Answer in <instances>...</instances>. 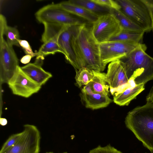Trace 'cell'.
<instances>
[{"label": "cell", "mask_w": 153, "mask_h": 153, "mask_svg": "<svg viewBox=\"0 0 153 153\" xmlns=\"http://www.w3.org/2000/svg\"><path fill=\"white\" fill-rule=\"evenodd\" d=\"M71 41L80 69L85 67L95 71H104L105 67L101 60L100 45L93 35L91 27L84 23L76 26Z\"/></svg>", "instance_id": "obj_1"}, {"label": "cell", "mask_w": 153, "mask_h": 153, "mask_svg": "<svg viewBox=\"0 0 153 153\" xmlns=\"http://www.w3.org/2000/svg\"><path fill=\"white\" fill-rule=\"evenodd\" d=\"M125 123L143 146L153 153V103L146 102L129 111Z\"/></svg>", "instance_id": "obj_2"}, {"label": "cell", "mask_w": 153, "mask_h": 153, "mask_svg": "<svg viewBox=\"0 0 153 153\" xmlns=\"http://www.w3.org/2000/svg\"><path fill=\"white\" fill-rule=\"evenodd\" d=\"M143 44L120 59L129 81L136 85L145 84L153 79V58L146 52Z\"/></svg>", "instance_id": "obj_3"}, {"label": "cell", "mask_w": 153, "mask_h": 153, "mask_svg": "<svg viewBox=\"0 0 153 153\" xmlns=\"http://www.w3.org/2000/svg\"><path fill=\"white\" fill-rule=\"evenodd\" d=\"M44 30L41 41L53 37L56 40L67 61L76 71L80 69L71 43V37L77 25L66 26L59 24L44 23Z\"/></svg>", "instance_id": "obj_4"}, {"label": "cell", "mask_w": 153, "mask_h": 153, "mask_svg": "<svg viewBox=\"0 0 153 153\" xmlns=\"http://www.w3.org/2000/svg\"><path fill=\"white\" fill-rule=\"evenodd\" d=\"M120 10L145 32L152 30L149 8L144 0H116Z\"/></svg>", "instance_id": "obj_5"}, {"label": "cell", "mask_w": 153, "mask_h": 153, "mask_svg": "<svg viewBox=\"0 0 153 153\" xmlns=\"http://www.w3.org/2000/svg\"><path fill=\"white\" fill-rule=\"evenodd\" d=\"M35 16L37 20L43 24L52 23L71 26L84 23L62 8L59 3L48 4L42 7L36 13Z\"/></svg>", "instance_id": "obj_6"}, {"label": "cell", "mask_w": 153, "mask_h": 153, "mask_svg": "<svg viewBox=\"0 0 153 153\" xmlns=\"http://www.w3.org/2000/svg\"><path fill=\"white\" fill-rule=\"evenodd\" d=\"M143 44L120 41H107L100 44L102 63L105 67L108 63L120 59Z\"/></svg>", "instance_id": "obj_7"}, {"label": "cell", "mask_w": 153, "mask_h": 153, "mask_svg": "<svg viewBox=\"0 0 153 153\" xmlns=\"http://www.w3.org/2000/svg\"><path fill=\"white\" fill-rule=\"evenodd\" d=\"M92 24V34L99 44L108 41L122 31L119 22L110 13L99 15Z\"/></svg>", "instance_id": "obj_8"}, {"label": "cell", "mask_w": 153, "mask_h": 153, "mask_svg": "<svg viewBox=\"0 0 153 153\" xmlns=\"http://www.w3.org/2000/svg\"><path fill=\"white\" fill-rule=\"evenodd\" d=\"M22 134L16 143L3 153H40L41 135L35 126L24 125Z\"/></svg>", "instance_id": "obj_9"}, {"label": "cell", "mask_w": 153, "mask_h": 153, "mask_svg": "<svg viewBox=\"0 0 153 153\" xmlns=\"http://www.w3.org/2000/svg\"><path fill=\"white\" fill-rule=\"evenodd\" d=\"M0 38V80L2 84L7 83L19 65L13 46L8 44L3 36Z\"/></svg>", "instance_id": "obj_10"}, {"label": "cell", "mask_w": 153, "mask_h": 153, "mask_svg": "<svg viewBox=\"0 0 153 153\" xmlns=\"http://www.w3.org/2000/svg\"><path fill=\"white\" fill-rule=\"evenodd\" d=\"M7 84L13 94L26 98L38 92L41 88L30 79L19 66Z\"/></svg>", "instance_id": "obj_11"}, {"label": "cell", "mask_w": 153, "mask_h": 153, "mask_svg": "<svg viewBox=\"0 0 153 153\" xmlns=\"http://www.w3.org/2000/svg\"><path fill=\"white\" fill-rule=\"evenodd\" d=\"M106 76L112 95L130 85L124 69L120 60L114 61L109 63Z\"/></svg>", "instance_id": "obj_12"}, {"label": "cell", "mask_w": 153, "mask_h": 153, "mask_svg": "<svg viewBox=\"0 0 153 153\" xmlns=\"http://www.w3.org/2000/svg\"><path fill=\"white\" fill-rule=\"evenodd\" d=\"M43 60L40 59H36L34 63H29L21 67L22 71L30 79L41 86L52 76L50 73L42 68Z\"/></svg>", "instance_id": "obj_13"}, {"label": "cell", "mask_w": 153, "mask_h": 153, "mask_svg": "<svg viewBox=\"0 0 153 153\" xmlns=\"http://www.w3.org/2000/svg\"><path fill=\"white\" fill-rule=\"evenodd\" d=\"M145 85L141 84L135 87L128 85L118 91L113 95L114 102L120 106L128 105L144 90Z\"/></svg>", "instance_id": "obj_14"}, {"label": "cell", "mask_w": 153, "mask_h": 153, "mask_svg": "<svg viewBox=\"0 0 153 153\" xmlns=\"http://www.w3.org/2000/svg\"><path fill=\"white\" fill-rule=\"evenodd\" d=\"M80 96L85 107L92 110L106 107L113 101L108 95H102L93 91L86 93H81Z\"/></svg>", "instance_id": "obj_15"}, {"label": "cell", "mask_w": 153, "mask_h": 153, "mask_svg": "<svg viewBox=\"0 0 153 153\" xmlns=\"http://www.w3.org/2000/svg\"><path fill=\"white\" fill-rule=\"evenodd\" d=\"M59 4L61 7L66 11L86 20L92 24L97 20L99 16L98 14L69 1L62 2Z\"/></svg>", "instance_id": "obj_16"}, {"label": "cell", "mask_w": 153, "mask_h": 153, "mask_svg": "<svg viewBox=\"0 0 153 153\" xmlns=\"http://www.w3.org/2000/svg\"><path fill=\"white\" fill-rule=\"evenodd\" d=\"M92 71L93 76L90 83L93 91L102 95H108L109 87L106 80V74Z\"/></svg>", "instance_id": "obj_17"}, {"label": "cell", "mask_w": 153, "mask_h": 153, "mask_svg": "<svg viewBox=\"0 0 153 153\" xmlns=\"http://www.w3.org/2000/svg\"><path fill=\"white\" fill-rule=\"evenodd\" d=\"M110 13L113 14L117 19L122 30L138 33L145 32L141 28L133 23L120 10L111 9Z\"/></svg>", "instance_id": "obj_18"}, {"label": "cell", "mask_w": 153, "mask_h": 153, "mask_svg": "<svg viewBox=\"0 0 153 153\" xmlns=\"http://www.w3.org/2000/svg\"><path fill=\"white\" fill-rule=\"evenodd\" d=\"M42 42L44 43L37 53L36 58H40L44 60L45 56L49 54H54L57 52L63 53L55 38H49Z\"/></svg>", "instance_id": "obj_19"}, {"label": "cell", "mask_w": 153, "mask_h": 153, "mask_svg": "<svg viewBox=\"0 0 153 153\" xmlns=\"http://www.w3.org/2000/svg\"><path fill=\"white\" fill-rule=\"evenodd\" d=\"M144 32L138 33L122 30L108 41H120L142 43Z\"/></svg>", "instance_id": "obj_20"}, {"label": "cell", "mask_w": 153, "mask_h": 153, "mask_svg": "<svg viewBox=\"0 0 153 153\" xmlns=\"http://www.w3.org/2000/svg\"><path fill=\"white\" fill-rule=\"evenodd\" d=\"M76 71L75 79L76 84L78 87L85 86L91 81L93 76L92 70L83 67Z\"/></svg>", "instance_id": "obj_21"}, {"label": "cell", "mask_w": 153, "mask_h": 153, "mask_svg": "<svg viewBox=\"0 0 153 153\" xmlns=\"http://www.w3.org/2000/svg\"><path fill=\"white\" fill-rule=\"evenodd\" d=\"M69 1L73 3L82 6L97 14H98L97 13H98L106 12L110 13L111 10L108 8L100 5L93 1L92 0H72Z\"/></svg>", "instance_id": "obj_22"}, {"label": "cell", "mask_w": 153, "mask_h": 153, "mask_svg": "<svg viewBox=\"0 0 153 153\" xmlns=\"http://www.w3.org/2000/svg\"><path fill=\"white\" fill-rule=\"evenodd\" d=\"M5 35L7 38V42L9 45L13 46H19V40L20 39L19 33L16 28L8 25L6 27L0 37Z\"/></svg>", "instance_id": "obj_23"}, {"label": "cell", "mask_w": 153, "mask_h": 153, "mask_svg": "<svg viewBox=\"0 0 153 153\" xmlns=\"http://www.w3.org/2000/svg\"><path fill=\"white\" fill-rule=\"evenodd\" d=\"M22 131L10 135L3 144L0 153H3L14 146L20 138Z\"/></svg>", "instance_id": "obj_24"}, {"label": "cell", "mask_w": 153, "mask_h": 153, "mask_svg": "<svg viewBox=\"0 0 153 153\" xmlns=\"http://www.w3.org/2000/svg\"><path fill=\"white\" fill-rule=\"evenodd\" d=\"M88 153H122L114 147L108 144L105 147L98 146L90 151Z\"/></svg>", "instance_id": "obj_25"}, {"label": "cell", "mask_w": 153, "mask_h": 153, "mask_svg": "<svg viewBox=\"0 0 153 153\" xmlns=\"http://www.w3.org/2000/svg\"><path fill=\"white\" fill-rule=\"evenodd\" d=\"M101 6L110 10H120V7L118 4L115 1L112 0H92Z\"/></svg>", "instance_id": "obj_26"}, {"label": "cell", "mask_w": 153, "mask_h": 153, "mask_svg": "<svg viewBox=\"0 0 153 153\" xmlns=\"http://www.w3.org/2000/svg\"><path fill=\"white\" fill-rule=\"evenodd\" d=\"M19 46L23 50L26 55H30L33 57L37 56V53H34L28 42L25 40L19 39Z\"/></svg>", "instance_id": "obj_27"}, {"label": "cell", "mask_w": 153, "mask_h": 153, "mask_svg": "<svg viewBox=\"0 0 153 153\" xmlns=\"http://www.w3.org/2000/svg\"><path fill=\"white\" fill-rule=\"evenodd\" d=\"M0 35L3 33L5 29L7 26L6 19L4 16L1 14L0 15Z\"/></svg>", "instance_id": "obj_28"}, {"label": "cell", "mask_w": 153, "mask_h": 153, "mask_svg": "<svg viewBox=\"0 0 153 153\" xmlns=\"http://www.w3.org/2000/svg\"><path fill=\"white\" fill-rule=\"evenodd\" d=\"M144 1L147 5L150 11L152 23V30L153 32V0H144Z\"/></svg>", "instance_id": "obj_29"}, {"label": "cell", "mask_w": 153, "mask_h": 153, "mask_svg": "<svg viewBox=\"0 0 153 153\" xmlns=\"http://www.w3.org/2000/svg\"><path fill=\"white\" fill-rule=\"evenodd\" d=\"M32 57L30 55H26L21 58L20 60V61L22 63L24 64H28Z\"/></svg>", "instance_id": "obj_30"}, {"label": "cell", "mask_w": 153, "mask_h": 153, "mask_svg": "<svg viewBox=\"0 0 153 153\" xmlns=\"http://www.w3.org/2000/svg\"><path fill=\"white\" fill-rule=\"evenodd\" d=\"M146 100L147 102L153 103V86L146 96Z\"/></svg>", "instance_id": "obj_31"}, {"label": "cell", "mask_w": 153, "mask_h": 153, "mask_svg": "<svg viewBox=\"0 0 153 153\" xmlns=\"http://www.w3.org/2000/svg\"><path fill=\"white\" fill-rule=\"evenodd\" d=\"M7 123V120L5 118H0V124L2 126H5Z\"/></svg>", "instance_id": "obj_32"}, {"label": "cell", "mask_w": 153, "mask_h": 153, "mask_svg": "<svg viewBox=\"0 0 153 153\" xmlns=\"http://www.w3.org/2000/svg\"><path fill=\"white\" fill-rule=\"evenodd\" d=\"M45 153H55L53 152H46ZM62 153H68L67 152H65Z\"/></svg>", "instance_id": "obj_33"}]
</instances>
